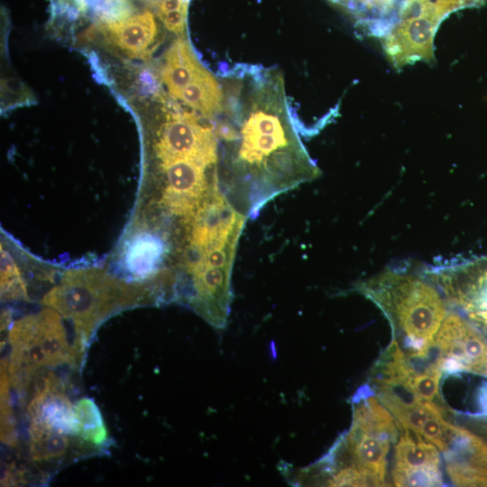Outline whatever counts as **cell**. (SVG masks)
<instances>
[{"instance_id": "cell-1", "label": "cell", "mask_w": 487, "mask_h": 487, "mask_svg": "<svg viewBox=\"0 0 487 487\" xmlns=\"http://www.w3.org/2000/svg\"><path fill=\"white\" fill-rule=\"evenodd\" d=\"M218 78L222 107L210 121L218 141L219 188L254 218L267 202L320 170L299 136L279 70L237 64Z\"/></svg>"}, {"instance_id": "cell-2", "label": "cell", "mask_w": 487, "mask_h": 487, "mask_svg": "<svg viewBox=\"0 0 487 487\" xmlns=\"http://www.w3.org/2000/svg\"><path fill=\"white\" fill-rule=\"evenodd\" d=\"M246 218L217 188L189 221L190 258L186 267L191 280L189 302L216 328L227 323L232 269Z\"/></svg>"}, {"instance_id": "cell-3", "label": "cell", "mask_w": 487, "mask_h": 487, "mask_svg": "<svg viewBox=\"0 0 487 487\" xmlns=\"http://www.w3.org/2000/svg\"><path fill=\"white\" fill-rule=\"evenodd\" d=\"M357 289L386 315L409 350L407 355L422 359L429 353L447 302L427 268H386Z\"/></svg>"}, {"instance_id": "cell-4", "label": "cell", "mask_w": 487, "mask_h": 487, "mask_svg": "<svg viewBox=\"0 0 487 487\" xmlns=\"http://www.w3.org/2000/svg\"><path fill=\"white\" fill-rule=\"evenodd\" d=\"M147 286L131 284L99 269H74L42 299L75 327V345L83 353L106 317L124 308L152 302Z\"/></svg>"}, {"instance_id": "cell-5", "label": "cell", "mask_w": 487, "mask_h": 487, "mask_svg": "<svg viewBox=\"0 0 487 487\" xmlns=\"http://www.w3.org/2000/svg\"><path fill=\"white\" fill-rule=\"evenodd\" d=\"M353 404L350 429L319 464L329 474L350 467L363 474L369 486H384L387 457L391 443L397 438L398 424L368 386L356 392Z\"/></svg>"}, {"instance_id": "cell-6", "label": "cell", "mask_w": 487, "mask_h": 487, "mask_svg": "<svg viewBox=\"0 0 487 487\" xmlns=\"http://www.w3.org/2000/svg\"><path fill=\"white\" fill-rule=\"evenodd\" d=\"M11 385L24 395L44 368L74 364L83 353L70 345L61 315L51 308L21 317L8 333Z\"/></svg>"}, {"instance_id": "cell-7", "label": "cell", "mask_w": 487, "mask_h": 487, "mask_svg": "<svg viewBox=\"0 0 487 487\" xmlns=\"http://www.w3.org/2000/svg\"><path fill=\"white\" fill-rule=\"evenodd\" d=\"M161 79L170 96L211 120L220 112L223 90L219 78L199 61L185 37H179L165 51Z\"/></svg>"}, {"instance_id": "cell-8", "label": "cell", "mask_w": 487, "mask_h": 487, "mask_svg": "<svg viewBox=\"0 0 487 487\" xmlns=\"http://www.w3.org/2000/svg\"><path fill=\"white\" fill-rule=\"evenodd\" d=\"M455 10L449 0L410 6L382 39L383 51L392 66L400 69L417 61H433L436 30Z\"/></svg>"}, {"instance_id": "cell-9", "label": "cell", "mask_w": 487, "mask_h": 487, "mask_svg": "<svg viewBox=\"0 0 487 487\" xmlns=\"http://www.w3.org/2000/svg\"><path fill=\"white\" fill-rule=\"evenodd\" d=\"M446 302L487 331V257L450 266L427 268Z\"/></svg>"}, {"instance_id": "cell-10", "label": "cell", "mask_w": 487, "mask_h": 487, "mask_svg": "<svg viewBox=\"0 0 487 487\" xmlns=\"http://www.w3.org/2000/svg\"><path fill=\"white\" fill-rule=\"evenodd\" d=\"M435 361L442 372H469L487 374V344L461 316L449 312L433 342Z\"/></svg>"}, {"instance_id": "cell-11", "label": "cell", "mask_w": 487, "mask_h": 487, "mask_svg": "<svg viewBox=\"0 0 487 487\" xmlns=\"http://www.w3.org/2000/svg\"><path fill=\"white\" fill-rule=\"evenodd\" d=\"M107 38L128 55L144 58L154 49L159 27L154 14L143 11L105 24Z\"/></svg>"}, {"instance_id": "cell-12", "label": "cell", "mask_w": 487, "mask_h": 487, "mask_svg": "<svg viewBox=\"0 0 487 487\" xmlns=\"http://www.w3.org/2000/svg\"><path fill=\"white\" fill-rule=\"evenodd\" d=\"M394 460L392 473L441 472L437 447L420 436L415 440L408 430L396 444Z\"/></svg>"}, {"instance_id": "cell-13", "label": "cell", "mask_w": 487, "mask_h": 487, "mask_svg": "<svg viewBox=\"0 0 487 487\" xmlns=\"http://www.w3.org/2000/svg\"><path fill=\"white\" fill-rule=\"evenodd\" d=\"M74 436L80 446H102L108 439L101 412L95 401L82 398L74 405Z\"/></svg>"}, {"instance_id": "cell-14", "label": "cell", "mask_w": 487, "mask_h": 487, "mask_svg": "<svg viewBox=\"0 0 487 487\" xmlns=\"http://www.w3.org/2000/svg\"><path fill=\"white\" fill-rule=\"evenodd\" d=\"M29 450L35 462H50L65 455L74 436L48 429L37 423L29 426Z\"/></svg>"}, {"instance_id": "cell-15", "label": "cell", "mask_w": 487, "mask_h": 487, "mask_svg": "<svg viewBox=\"0 0 487 487\" xmlns=\"http://www.w3.org/2000/svg\"><path fill=\"white\" fill-rule=\"evenodd\" d=\"M162 254V244L152 236L136 241L130 248L127 262L136 274H147L155 268Z\"/></svg>"}, {"instance_id": "cell-16", "label": "cell", "mask_w": 487, "mask_h": 487, "mask_svg": "<svg viewBox=\"0 0 487 487\" xmlns=\"http://www.w3.org/2000/svg\"><path fill=\"white\" fill-rule=\"evenodd\" d=\"M1 368V439L9 446H15L17 433L14 415L11 403V382L8 374V363L5 361Z\"/></svg>"}, {"instance_id": "cell-17", "label": "cell", "mask_w": 487, "mask_h": 487, "mask_svg": "<svg viewBox=\"0 0 487 487\" xmlns=\"http://www.w3.org/2000/svg\"><path fill=\"white\" fill-rule=\"evenodd\" d=\"M1 294L5 299L26 298V286L18 265L10 253L1 246Z\"/></svg>"}, {"instance_id": "cell-18", "label": "cell", "mask_w": 487, "mask_h": 487, "mask_svg": "<svg viewBox=\"0 0 487 487\" xmlns=\"http://www.w3.org/2000/svg\"><path fill=\"white\" fill-rule=\"evenodd\" d=\"M190 0H161L156 15L170 32L183 37L187 25L188 8Z\"/></svg>"}, {"instance_id": "cell-19", "label": "cell", "mask_w": 487, "mask_h": 487, "mask_svg": "<svg viewBox=\"0 0 487 487\" xmlns=\"http://www.w3.org/2000/svg\"><path fill=\"white\" fill-rule=\"evenodd\" d=\"M432 1V0H406V5L403 12L412 5H416L424 2Z\"/></svg>"}, {"instance_id": "cell-20", "label": "cell", "mask_w": 487, "mask_h": 487, "mask_svg": "<svg viewBox=\"0 0 487 487\" xmlns=\"http://www.w3.org/2000/svg\"><path fill=\"white\" fill-rule=\"evenodd\" d=\"M160 1H161V0H159V2H160Z\"/></svg>"}]
</instances>
